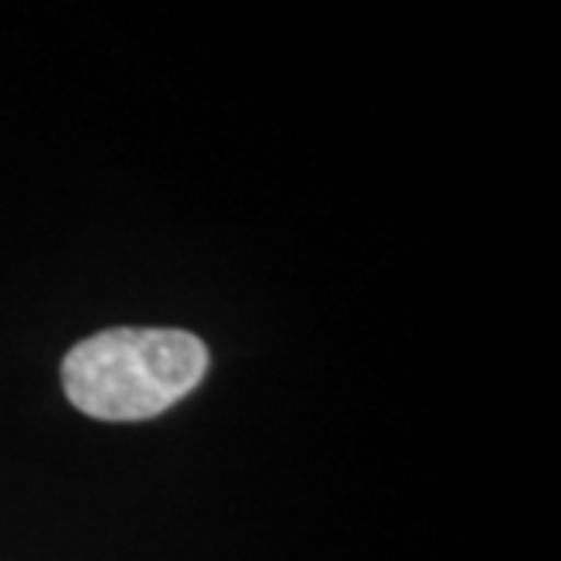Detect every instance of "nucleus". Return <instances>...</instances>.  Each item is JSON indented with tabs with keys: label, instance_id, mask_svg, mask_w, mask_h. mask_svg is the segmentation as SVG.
<instances>
[{
	"label": "nucleus",
	"instance_id": "obj_1",
	"mask_svg": "<svg viewBox=\"0 0 561 561\" xmlns=\"http://www.w3.org/2000/svg\"><path fill=\"white\" fill-rule=\"evenodd\" d=\"M209 371L206 343L179 328H113L76 343L62 359V390L88 419H157Z\"/></svg>",
	"mask_w": 561,
	"mask_h": 561
}]
</instances>
